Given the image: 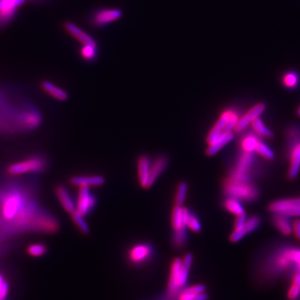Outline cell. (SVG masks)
Instances as JSON below:
<instances>
[{"instance_id":"obj_25","label":"cell","mask_w":300,"mask_h":300,"mask_svg":"<svg viewBox=\"0 0 300 300\" xmlns=\"http://www.w3.org/2000/svg\"><path fill=\"white\" fill-rule=\"evenodd\" d=\"M300 296V271H295L292 276L291 284L288 289V299L289 300H296Z\"/></svg>"},{"instance_id":"obj_3","label":"cell","mask_w":300,"mask_h":300,"mask_svg":"<svg viewBox=\"0 0 300 300\" xmlns=\"http://www.w3.org/2000/svg\"><path fill=\"white\" fill-rule=\"evenodd\" d=\"M254 152H246L242 150L238 158L235 169L229 175L228 180L238 182H250L252 167L254 164Z\"/></svg>"},{"instance_id":"obj_31","label":"cell","mask_w":300,"mask_h":300,"mask_svg":"<svg viewBox=\"0 0 300 300\" xmlns=\"http://www.w3.org/2000/svg\"><path fill=\"white\" fill-rule=\"evenodd\" d=\"M255 152L259 153V155L262 156L263 158H266L268 160H272L274 158V153L265 143L259 141L255 149Z\"/></svg>"},{"instance_id":"obj_4","label":"cell","mask_w":300,"mask_h":300,"mask_svg":"<svg viewBox=\"0 0 300 300\" xmlns=\"http://www.w3.org/2000/svg\"><path fill=\"white\" fill-rule=\"evenodd\" d=\"M46 167V161L40 156H33L24 161L17 162L9 165L7 172L10 175H21L29 173L42 172Z\"/></svg>"},{"instance_id":"obj_13","label":"cell","mask_w":300,"mask_h":300,"mask_svg":"<svg viewBox=\"0 0 300 300\" xmlns=\"http://www.w3.org/2000/svg\"><path fill=\"white\" fill-rule=\"evenodd\" d=\"M123 15V12L120 9H104L98 11L93 17V22L98 26H103L109 23L116 21Z\"/></svg>"},{"instance_id":"obj_24","label":"cell","mask_w":300,"mask_h":300,"mask_svg":"<svg viewBox=\"0 0 300 300\" xmlns=\"http://www.w3.org/2000/svg\"><path fill=\"white\" fill-rule=\"evenodd\" d=\"M21 123L25 128L34 129L41 123V116L35 110H30L25 112L21 117Z\"/></svg>"},{"instance_id":"obj_20","label":"cell","mask_w":300,"mask_h":300,"mask_svg":"<svg viewBox=\"0 0 300 300\" xmlns=\"http://www.w3.org/2000/svg\"><path fill=\"white\" fill-rule=\"evenodd\" d=\"M168 158L165 156H160L156 158L153 164L150 166V179H149V188L153 185L157 179L162 173L164 172L168 165Z\"/></svg>"},{"instance_id":"obj_8","label":"cell","mask_w":300,"mask_h":300,"mask_svg":"<svg viewBox=\"0 0 300 300\" xmlns=\"http://www.w3.org/2000/svg\"><path fill=\"white\" fill-rule=\"evenodd\" d=\"M206 287L203 284H195L192 286H185L180 290L176 300H208Z\"/></svg>"},{"instance_id":"obj_33","label":"cell","mask_w":300,"mask_h":300,"mask_svg":"<svg viewBox=\"0 0 300 300\" xmlns=\"http://www.w3.org/2000/svg\"><path fill=\"white\" fill-rule=\"evenodd\" d=\"M28 254L32 257H41L46 254L47 247L43 243H33L27 248Z\"/></svg>"},{"instance_id":"obj_14","label":"cell","mask_w":300,"mask_h":300,"mask_svg":"<svg viewBox=\"0 0 300 300\" xmlns=\"http://www.w3.org/2000/svg\"><path fill=\"white\" fill-rule=\"evenodd\" d=\"M55 194L66 212H68L70 214L74 213L76 210V205L74 203V199H72L68 189L63 185L57 186L55 188Z\"/></svg>"},{"instance_id":"obj_10","label":"cell","mask_w":300,"mask_h":300,"mask_svg":"<svg viewBox=\"0 0 300 300\" xmlns=\"http://www.w3.org/2000/svg\"><path fill=\"white\" fill-rule=\"evenodd\" d=\"M235 113V110L228 109L222 114L221 116L217 121V123L214 124L213 128L210 130V134L208 135L207 143L209 145H212L216 139H218V137L225 133L227 124H228L229 120L231 119Z\"/></svg>"},{"instance_id":"obj_28","label":"cell","mask_w":300,"mask_h":300,"mask_svg":"<svg viewBox=\"0 0 300 300\" xmlns=\"http://www.w3.org/2000/svg\"><path fill=\"white\" fill-rule=\"evenodd\" d=\"M251 124L254 133L259 135V136L265 137V138L273 137V132L271 131L270 128L265 125L261 119L258 118L256 120H254V122Z\"/></svg>"},{"instance_id":"obj_7","label":"cell","mask_w":300,"mask_h":300,"mask_svg":"<svg viewBox=\"0 0 300 300\" xmlns=\"http://www.w3.org/2000/svg\"><path fill=\"white\" fill-rule=\"evenodd\" d=\"M76 205V211L81 215L87 216L95 207L96 198L91 194L90 188L79 187V195Z\"/></svg>"},{"instance_id":"obj_17","label":"cell","mask_w":300,"mask_h":300,"mask_svg":"<svg viewBox=\"0 0 300 300\" xmlns=\"http://www.w3.org/2000/svg\"><path fill=\"white\" fill-rule=\"evenodd\" d=\"M290 164H289V177L294 180L297 177L300 170V140L293 145L290 150Z\"/></svg>"},{"instance_id":"obj_37","label":"cell","mask_w":300,"mask_h":300,"mask_svg":"<svg viewBox=\"0 0 300 300\" xmlns=\"http://www.w3.org/2000/svg\"><path fill=\"white\" fill-rule=\"evenodd\" d=\"M8 293V284L5 278L0 273V300H4Z\"/></svg>"},{"instance_id":"obj_23","label":"cell","mask_w":300,"mask_h":300,"mask_svg":"<svg viewBox=\"0 0 300 300\" xmlns=\"http://www.w3.org/2000/svg\"><path fill=\"white\" fill-rule=\"evenodd\" d=\"M273 220V225L281 234L286 236L292 234L293 223L290 221L289 217L282 214H274Z\"/></svg>"},{"instance_id":"obj_35","label":"cell","mask_w":300,"mask_h":300,"mask_svg":"<svg viewBox=\"0 0 300 300\" xmlns=\"http://www.w3.org/2000/svg\"><path fill=\"white\" fill-rule=\"evenodd\" d=\"M96 49L97 47L93 45H84L80 51L81 56L86 60H93L96 55Z\"/></svg>"},{"instance_id":"obj_1","label":"cell","mask_w":300,"mask_h":300,"mask_svg":"<svg viewBox=\"0 0 300 300\" xmlns=\"http://www.w3.org/2000/svg\"><path fill=\"white\" fill-rule=\"evenodd\" d=\"M0 214L3 220L17 225L35 224L38 219L36 209L28 202L20 191L13 190L3 195L0 202Z\"/></svg>"},{"instance_id":"obj_12","label":"cell","mask_w":300,"mask_h":300,"mask_svg":"<svg viewBox=\"0 0 300 300\" xmlns=\"http://www.w3.org/2000/svg\"><path fill=\"white\" fill-rule=\"evenodd\" d=\"M63 28L70 35L76 38L78 41L80 42L84 45H93V46L97 47V43L95 40L87 33H85L84 30L78 27L74 23L67 21L63 24Z\"/></svg>"},{"instance_id":"obj_40","label":"cell","mask_w":300,"mask_h":300,"mask_svg":"<svg viewBox=\"0 0 300 300\" xmlns=\"http://www.w3.org/2000/svg\"><path fill=\"white\" fill-rule=\"evenodd\" d=\"M297 115L299 117H300V107L299 108V109H298Z\"/></svg>"},{"instance_id":"obj_5","label":"cell","mask_w":300,"mask_h":300,"mask_svg":"<svg viewBox=\"0 0 300 300\" xmlns=\"http://www.w3.org/2000/svg\"><path fill=\"white\" fill-rule=\"evenodd\" d=\"M269 210L273 214L300 217V199H280L271 203Z\"/></svg>"},{"instance_id":"obj_6","label":"cell","mask_w":300,"mask_h":300,"mask_svg":"<svg viewBox=\"0 0 300 300\" xmlns=\"http://www.w3.org/2000/svg\"><path fill=\"white\" fill-rule=\"evenodd\" d=\"M153 248L149 243H139L133 246L128 253V261L134 266L144 265L153 256Z\"/></svg>"},{"instance_id":"obj_27","label":"cell","mask_w":300,"mask_h":300,"mask_svg":"<svg viewBox=\"0 0 300 300\" xmlns=\"http://www.w3.org/2000/svg\"><path fill=\"white\" fill-rule=\"evenodd\" d=\"M224 206L229 212L234 213L235 215H239L241 213H244V209L243 205L240 203V200L230 198L225 199L224 202Z\"/></svg>"},{"instance_id":"obj_34","label":"cell","mask_w":300,"mask_h":300,"mask_svg":"<svg viewBox=\"0 0 300 300\" xmlns=\"http://www.w3.org/2000/svg\"><path fill=\"white\" fill-rule=\"evenodd\" d=\"M187 227L194 232L199 233L201 230V224L194 213H189L187 220Z\"/></svg>"},{"instance_id":"obj_22","label":"cell","mask_w":300,"mask_h":300,"mask_svg":"<svg viewBox=\"0 0 300 300\" xmlns=\"http://www.w3.org/2000/svg\"><path fill=\"white\" fill-rule=\"evenodd\" d=\"M41 88L45 93L52 96L53 98H56L57 100L65 101L66 99L68 98V93L66 91L49 81H47V80L43 81L41 83Z\"/></svg>"},{"instance_id":"obj_16","label":"cell","mask_w":300,"mask_h":300,"mask_svg":"<svg viewBox=\"0 0 300 300\" xmlns=\"http://www.w3.org/2000/svg\"><path fill=\"white\" fill-rule=\"evenodd\" d=\"M25 0H0V19L8 20L12 19L17 8L22 5Z\"/></svg>"},{"instance_id":"obj_39","label":"cell","mask_w":300,"mask_h":300,"mask_svg":"<svg viewBox=\"0 0 300 300\" xmlns=\"http://www.w3.org/2000/svg\"><path fill=\"white\" fill-rule=\"evenodd\" d=\"M293 232L295 234V238L300 240V218H297L293 222Z\"/></svg>"},{"instance_id":"obj_21","label":"cell","mask_w":300,"mask_h":300,"mask_svg":"<svg viewBox=\"0 0 300 300\" xmlns=\"http://www.w3.org/2000/svg\"><path fill=\"white\" fill-rule=\"evenodd\" d=\"M233 139H234V133L233 132H225L218 137V139H216L212 145H210V147L208 148V150H206V154L208 156L214 155L225 145H228Z\"/></svg>"},{"instance_id":"obj_38","label":"cell","mask_w":300,"mask_h":300,"mask_svg":"<svg viewBox=\"0 0 300 300\" xmlns=\"http://www.w3.org/2000/svg\"><path fill=\"white\" fill-rule=\"evenodd\" d=\"M246 220H247V215H246L245 212L237 215V218H236L235 223V230H239V229H242L243 225L245 224Z\"/></svg>"},{"instance_id":"obj_36","label":"cell","mask_w":300,"mask_h":300,"mask_svg":"<svg viewBox=\"0 0 300 300\" xmlns=\"http://www.w3.org/2000/svg\"><path fill=\"white\" fill-rule=\"evenodd\" d=\"M284 85L286 86L287 88H290V89H292V88L296 87V85H298V81H299V79H298V76L295 74H293V73H289V74H287L284 77Z\"/></svg>"},{"instance_id":"obj_15","label":"cell","mask_w":300,"mask_h":300,"mask_svg":"<svg viewBox=\"0 0 300 300\" xmlns=\"http://www.w3.org/2000/svg\"><path fill=\"white\" fill-rule=\"evenodd\" d=\"M189 213L188 209L175 205L172 213V225L175 230L187 229V220Z\"/></svg>"},{"instance_id":"obj_19","label":"cell","mask_w":300,"mask_h":300,"mask_svg":"<svg viewBox=\"0 0 300 300\" xmlns=\"http://www.w3.org/2000/svg\"><path fill=\"white\" fill-rule=\"evenodd\" d=\"M150 166L151 163L148 156L143 155L139 158L138 173H139V183L144 188H149Z\"/></svg>"},{"instance_id":"obj_11","label":"cell","mask_w":300,"mask_h":300,"mask_svg":"<svg viewBox=\"0 0 300 300\" xmlns=\"http://www.w3.org/2000/svg\"><path fill=\"white\" fill-rule=\"evenodd\" d=\"M261 223L260 218L259 216H251L249 218H247L245 224L243 225V228L239 230H235L232 233V235H230L229 240L232 243H237L239 241L245 237L246 235L249 233L254 232L255 229H258L259 224Z\"/></svg>"},{"instance_id":"obj_29","label":"cell","mask_w":300,"mask_h":300,"mask_svg":"<svg viewBox=\"0 0 300 300\" xmlns=\"http://www.w3.org/2000/svg\"><path fill=\"white\" fill-rule=\"evenodd\" d=\"M188 240L186 229L175 230L172 235L173 245L176 248H182L185 246Z\"/></svg>"},{"instance_id":"obj_30","label":"cell","mask_w":300,"mask_h":300,"mask_svg":"<svg viewBox=\"0 0 300 300\" xmlns=\"http://www.w3.org/2000/svg\"><path fill=\"white\" fill-rule=\"evenodd\" d=\"M71 218L75 225L79 228V230L83 234H85V235L90 234V227H89V224L85 222L84 216L81 215L80 213H78L76 210H75L74 213H71Z\"/></svg>"},{"instance_id":"obj_2","label":"cell","mask_w":300,"mask_h":300,"mask_svg":"<svg viewBox=\"0 0 300 300\" xmlns=\"http://www.w3.org/2000/svg\"><path fill=\"white\" fill-rule=\"evenodd\" d=\"M224 193L227 196L240 201L252 202L259 197V189L250 182H238L227 180L224 184Z\"/></svg>"},{"instance_id":"obj_9","label":"cell","mask_w":300,"mask_h":300,"mask_svg":"<svg viewBox=\"0 0 300 300\" xmlns=\"http://www.w3.org/2000/svg\"><path fill=\"white\" fill-rule=\"evenodd\" d=\"M265 109H266V106L265 104L259 103V104H255L253 108L248 110V112L246 113L245 115L240 118L237 125L235 128V132L240 133V132L244 130L249 124H251L254 122V120L259 118V116L265 112Z\"/></svg>"},{"instance_id":"obj_26","label":"cell","mask_w":300,"mask_h":300,"mask_svg":"<svg viewBox=\"0 0 300 300\" xmlns=\"http://www.w3.org/2000/svg\"><path fill=\"white\" fill-rule=\"evenodd\" d=\"M259 138L256 134H246L245 136L243 137L241 142V147L242 150L246 151V152H254L255 151L257 145L259 144Z\"/></svg>"},{"instance_id":"obj_18","label":"cell","mask_w":300,"mask_h":300,"mask_svg":"<svg viewBox=\"0 0 300 300\" xmlns=\"http://www.w3.org/2000/svg\"><path fill=\"white\" fill-rule=\"evenodd\" d=\"M105 179L103 176H74L70 179L72 185L78 187H95L104 184Z\"/></svg>"},{"instance_id":"obj_32","label":"cell","mask_w":300,"mask_h":300,"mask_svg":"<svg viewBox=\"0 0 300 300\" xmlns=\"http://www.w3.org/2000/svg\"><path fill=\"white\" fill-rule=\"evenodd\" d=\"M188 191V184L185 182H181L178 186L177 194L175 197V205L182 206L185 201L186 194Z\"/></svg>"}]
</instances>
